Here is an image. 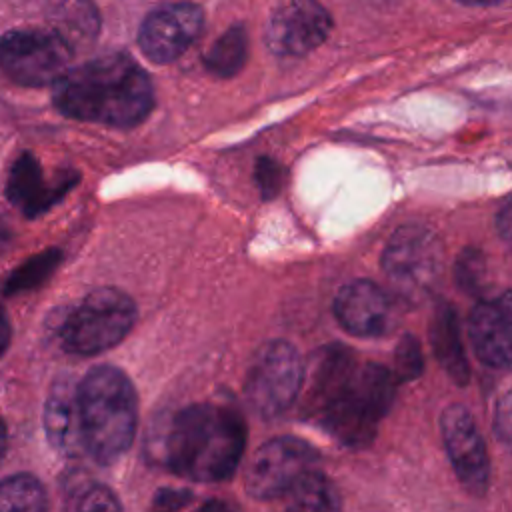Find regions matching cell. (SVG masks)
Listing matches in <instances>:
<instances>
[{"instance_id":"obj_7","label":"cell","mask_w":512,"mask_h":512,"mask_svg":"<svg viewBox=\"0 0 512 512\" xmlns=\"http://www.w3.org/2000/svg\"><path fill=\"white\" fill-rule=\"evenodd\" d=\"M382 268L402 296L420 298L440 280L444 268L442 242L424 226H402L390 236L382 252Z\"/></svg>"},{"instance_id":"obj_10","label":"cell","mask_w":512,"mask_h":512,"mask_svg":"<svg viewBox=\"0 0 512 512\" xmlns=\"http://www.w3.org/2000/svg\"><path fill=\"white\" fill-rule=\"evenodd\" d=\"M440 432L452 470L460 484L482 496L490 484V458L474 416L462 404H450L440 416Z\"/></svg>"},{"instance_id":"obj_25","label":"cell","mask_w":512,"mask_h":512,"mask_svg":"<svg viewBox=\"0 0 512 512\" xmlns=\"http://www.w3.org/2000/svg\"><path fill=\"white\" fill-rule=\"evenodd\" d=\"M54 264H56V258H54V256L42 254L40 258H36V260H32V262L28 264V272L18 270V272L12 276V282H10L12 288H10V290H14V288L24 290V286H30V278H32V276L36 278V282L42 280V276L48 274V272L54 268Z\"/></svg>"},{"instance_id":"obj_4","label":"cell","mask_w":512,"mask_h":512,"mask_svg":"<svg viewBox=\"0 0 512 512\" xmlns=\"http://www.w3.org/2000/svg\"><path fill=\"white\" fill-rule=\"evenodd\" d=\"M78 418L86 454L110 464L132 444L138 402L128 376L114 366H96L78 382Z\"/></svg>"},{"instance_id":"obj_3","label":"cell","mask_w":512,"mask_h":512,"mask_svg":"<svg viewBox=\"0 0 512 512\" xmlns=\"http://www.w3.org/2000/svg\"><path fill=\"white\" fill-rule=\"evenodd\" d=\"M246 426L240 414L222 404H192L180 410L164 440L166 466L194 482L230 478L242 458Z\"/></svg>"},{"instance_id":"obj_21","label":"cell","mask_w":512,"mask_h":512,"mask_svg":"<svg viewBox=\"0 0 512 512\" xmlns=\"http://www.w3.org/2000/svg\"><path fill=\"white\" fill-rule=\"evenodd\" d=\"M62 512H122V506L106 484L88 480L68 490Z\"/></svg>"},{"instance_id":"obj_15","label":"cell","mask_w":512,"mask_h":512,"mask_svg":"<svg viewBox=\"0 0 512 512\" xmlns=\"http://www.w3.org/2000/svg\"><path fill=\"white\" fill-rule=\"evenodd\" d=\"M44 426L50 444L66 458H78L86 454L80 418H78V384L68 380H58L46 402Z\"/></svg>"},{"instance_id":"obj_12","label":"cell","mask_w":512,"mask_h":512,"mask_svg":"<svg viewBox=\"0 0 512 512\" xmlns=\"http://www.w3.org/2000/svg\"><path fill=\"white\" fill-rule=\"evenodd\" d=\"M204 24V14L198 4L178 2L152 10L138 32L142 54L156 62L168 64L188 50L198 38Z\"/></svg>"},{"instance_id":"obj_31","label":"cell","mask_w":512,"mask_h":512,"mask_svg":"<svg viewBox=\"0 0 512 512\" xmlns=\"http://www.w3.org/2000/svg\"><path fill=\"white\" fill-rule=\"evenodd\" d=\"M4 448H6V428H4V422L0 420V458L4 454Z\"/></svg>"},{"instance_id":"obj_19","label":"cell","mask_w":512,"mask_h":512,"mask_svg":"<svg viewBox=\"0 0 512 512\" xmlns=\"http://www.w3.org/2000/svg\"><path fill=\"white\" fill-rule=\"evenodd\" d=\"M248 38L244 26H230L204 56V66L218 78L234 76L246 62Z\"/></svg>"},{"instance_id":"obj_1","label":"cell","mask_w":512,"mask_h":512,"mask_svg":"<svg viewBox=\"0 0 512 512\" xmlns=\"http://www.w3.org/2000/svg\"><path fill=\"white\" fill-rule=\"evenodd\" d=\"M306 410L338 442L364 446L388 412L396 376L380 364L358 366L344 346H328L310 362Z\"/></svg>"},{"instance_id":"obj_17","label":"cell","mask_w":512,"mask_h":512,"mask_svg":"<svg viewBox=\"0 0 512 512\" xmlns=\"http://www.w3.org/2000/svg\"><path fill=\"white\" fill-rule=\"evenodd\" d=\"M460 324L458 316L452 306L442 304L436 308L432 322H430V342L434 348V354L446 374L460 386L468 382L470 370L464 354V344L460 336Z\"/></svg>"},{"instance_id":"obj_32","label":"cell","mask_w":512,"mask_h":512,"mask_svg":"<svg viewBox=\"0 0 512 512\" xmlns=\"http://www.w3.org/2000/svg\"><path fill=\"white\" fill-rule=\"evenodd\" d=\"M456 512H468V510H456Z\"/></svg>"},{"instance_id":"obj_14","label":"cell","mask_w":512,"mask_h":512,"mask_svg":"<svg viewBox=\"0 0 512 512\" xmlns=\"http://www.w3.org/2000/svg\"><path fill=\"white\" fill-rule=\"evenodd\" d=\"M476 356L494 368H512V292L478 302L468 318Z\"/></svg>"},{"instance_id":"obj_29","label":"cell","mask_w":512,"mask_h":512,"mask_svg":"<svg viewBox=\"0 0 512 512\" xmlns=\"http://www.w3.org/2000/svg\"><path fill=\"white\" fill-rule=\"evenodd\" d=\"M10 336H12V326H10L6 310L0 306V358L4 356L6 348L10 346Z\"/></svg>"},{"instance_id":"obj_11","label":"cell","mask_w":512,"mask_h":512,"mask_svg":"<svg viewBox=\"0 0 512 512\" xmlns=\"http://www.w3.org/2000/svg\"><path fill=\"white\" fill-rule=\"evenodd\" d=\"M332 30L328 10L310 0L278 4L266 24V44L278 56H304L318 48Z\"/></svg>"},{"instance_id":"obj_28","label":"cell","mask_w":512,"mask_h":512,"mask_svg":"<svg viewBox=\"0 0 512 512\" xmlns=\"http://www.w3.org/2000/svg\"><path fill=\"white\" fill-rule=\"evenodd\" d=\"M194 512H242V510L238 508L236 502L222 500V498H212V500H206L204 504H200Z\"/></svg>"},{"instance_id":"obj_18","label":"cell","mask_w":512,"mask_h":512,"mask_svg":"<svg viewBox=\"0 0 512 512\" xmlns=\"http://www.w3.org/2000/svg\"><path fill=\"white\" fill-rule=\"evenodd\" d=\"M284 498L286 512H342L338 488L318 468L302 476Z\"/></svg>"},{"instance_id":"obj_20","label":"cell","mask_w":512,"mask_h":512,"mask_svg":"<svg viewBox=\"0 0 512 512\" xmlns=\"http://www.w3.org/2000/svg\"><path fill=\"white\" fill-rule=\"evenodd\" d=\"M0 512H48L42 482L24 472L0 480Z\"/></svg>"},{"instance_id":"obj_23","label":"cell","mask_w":512,"mask_h":512,"mask_svg":"<svg viewBox=\"0 0 512 512\" xmlns=\"http://www.w3.org/2000/svg\"><path fill=\"white\" fill-rule=\"evenodd\" d=\"M456 278L462 290H476L484 278V258L480 252H462L456 264Z\"/></svg>"},{"instance_id":"obj_13","label":"cell","mask_w":512,"mask_h":512,"mask_svg":"<svg viewBox=\"0 0 512 512\" xmlns=\"http://www.w3.org/2000/svg\"><path fill=\"white\" fill-rule=\"evenodd\" d=\"M334 316L346 332L358 338H378L394 330L396 304L378 284L354 280L336 294Z\"/></svg>"},{"instance_id":"obj_22","label":"cell","mask_w":512,"mask_h":512,"mask_svg":"<svg viewBox=\"0 0 512 512\" xmlns=\"http://www.w3.org/2000/svg\"><path fill=\"white\" fill-rule=\"evenodd\" d=\"M394 368H396V380H414L420 376L424 368L422 348L420 342L412 334H404L394 350Z\"/></svg>"},{"instance_id":"obj_16","label":"cell","mask_w":512,"mask_h":512,"mask_svg":"<svg viewBox=\"0 0 512 512\" xmlns=\"http://www.w3.org/2000/svg\"><path fill=\"white\" fill-rule=\"evenodd\" d=\"M70 184L72 182L50 184L44 178L38 160L32 154H22L10 168L6 196L26 216H38L48 210L58 200V196L70 188Z\"/></svg>"},{"instance_id":"obj_26","label":"cell","mask_w":512,"mask_h":512,"mask_svg":"<svg viewBox=\"0 0 512 512\" xmlns=\"http://www.w3.org/2000/svg\"><path fill=\"white\" fill-rule=\"evenodd\" d=\"M192 494L188 490H178V488H162L156 492L152 498V510L154 512H176L180 510Z\"/></svg>"},{"instance_id":"obj_8","label":"cell","mask_w":512,"mask_h":512,"mask_svg":"<svg viewBox=\"0 0 512 512\" xmlns=\"http://www.w3.org/2000/svg\"><path fill=\"white\" fill-rule=\"evenodd\" d=\"M304 384V364L296 348L284 340L268 342L256 354L248 378L246 396L262 418L286 412Z\"/></svg>"},{"instance_id":"obj_6","label":"cell","mask_w":512,"mask_h":512,"mask_svg":"<svg viewBox=\"0 0 512 512\" xmlns=\"http://www.w3.org/2000/svg\"><path fill=\"white\" fill-rule=\"evenodd\" d=\"M72 58V46L56 32L16 28L0 38V68L22 86L58 84Z\"/></svg>"},{"instance_id":"obj_27","label":"cell","mask_w":512,"mask_h":512,"mask_svg":"<svg viewBox=\"0 0 512 512\" xmlns=\"http://www.w3.org/2000/svg\"><path fill=\"white\" fill-rule=\"evenodd\" d=\"M260 166L264 168V172H262V176L266 174V178H260L262 180V190L264 192H272V190H278L280 188V168L276 166V164H272V162H268V160H264V162H260Z\"/></svg>"},{"instance_id":"obj_30","label":"cell","mask_w":512,"mask_h":512,"mask_svg":"<svg viewBox=\"0 0 512 512\" xmlns=\"http://www.w3.org/2000/svg\"><path fill=\"white\" fill-rule=\"evenodd\" d=\"M498 228H500V234L512 242V202L500 212Z\"/></svg>"},{"instance_id":"obj_24","label":"cell","mask_w":512,"mask_h":512,"mask_svg":"<svg viewBox=\"0 0 512 512\" xmlns=\"http://www.w3.org/2000/svg\"><path fill=\"white\" fill-rule=\"evenodd\" d=\"M494 432L512 452V388H508L494 406Z\"/></svg>"},{"instance_id":"obj_2","label":"cell","mask_w":512,"mask_h":512,"mask_svg":"<svg viewBox=\"0 0 512 512\" xmlns=\"http://www.w3.org/2000/svg\"><path fill=\"white\" fill-rule=\"evenodd\" d=\"M54 104L76 120L128 128L150 114L154 88L130 56L114 52L68 70L54 88Z\"/></svg>"},{"instance_id":"obj_9","label":"cell","mask_w":512,"mask_h":512,"mask_svg":"<svg viewBox=\"0 0 512 512\" xmlns=\"http://www.w3.org/2000/svg\"><path fill=\"white\" fill-rule=\"evenodd\" d=\"M318 452L294 436H278L262 444L246 468V492L256 500L284 496L302 476L316 470Z\"/></svg>"},{"instance_id":"obj_5","label":"cell","mask_w":512,"mask_h":512,"mask_svg":"<svg viewBox=\"0 0 512 512\" xmlns=\"http://www.w3.org/2000/svg\"><path fill=\"white\" fill-rule=\"evenodd\" d=\"M136 322V304L116 288L88 292L60 326L62 346L80 356L100 354L116 346Z\"/></svg>"}]
</instances>
